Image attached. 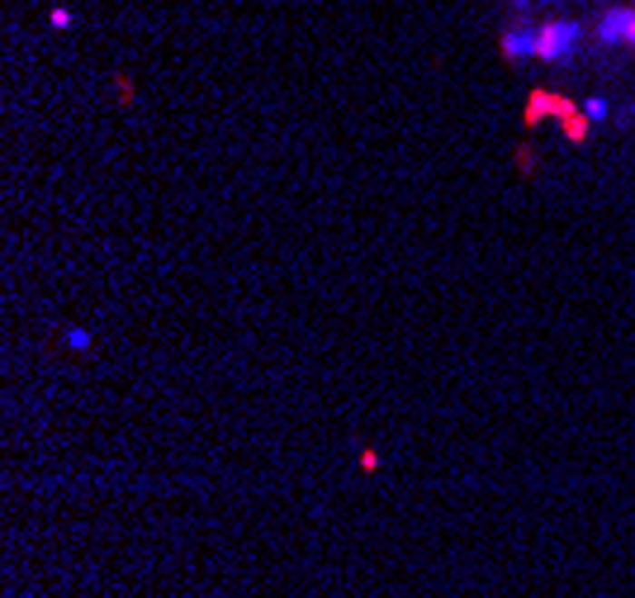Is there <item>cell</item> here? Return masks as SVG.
Instances as JSON below:
<instances>
[{
  "label": "cell",
  "instance_id": "6da1fadb",
  "mask_svg": "<svg viewBox=\"0 0 635 598\" xmlns=\"http://www.w3.org/2000/svg\"><path fill=\"white\" fill-rule=\"evenodd\" d=\"M583 48V25L579 19H545L536 29V62L545 67H569Z\"/></svg>",
  "mask_w": 635,
  "mask_h": 598
},
{
  "label": "cell",
  "instance_id": "7a4b0ae2",
  "mask_svg": "<svg viewBox=\"0 0 635 598\" xmlns=\"http://www.w3.org/2000/svg\"><path fill=\"white\" fill-rule=\"evenodd\" d=\"M598 44L602 48H635V5H607L598 15Z\"/></svg>",
  "mask_w": 635,
  "mask_h": 598
},
{
  "label": "cell",
  "instance_id": "3957f363",
  "mask_svg": "<svg viewBox=\"0 0 635 598\" xmlns=\"http://www.w3.org/2000/svg\"><path fill=\"white\" fill-rule=\"evenodd\" d=\"M503 57L507 62H532L536 57V29H507L503 34Z\"/></svg>",
  "mask_w": 635,
  "mask_h": 598
},
{
  "label": "cell",
  "instance_id": "277c9868",
  "mask_svg": "<svg viewBox=\"0 0 635 598\" xmlns=\"http://www.w3.org/2000/svg\"><path fill=\"white\" fill-rule=\"evenodd\" d=\"M67 342L76 347V352H86V347H91V333H86V328H67Z\"/></svg>",
  "mask_w": 635,
  "mask_h": 598
},
{
  "label": "cell",
  "instance_id": "5b68a950",
  "mask_svg": "<svg viewBox=\"0 0 635 598\" xmlns=\"http://www.w3.org/2000/svg\"><path fill=\"white\" fill-rule=\"evenodd\" d=\"M607 110H611L607 100H588V105H583V114H588L592 123H598V119H607Z\"/></svg>",
  "mask_w": 635,
  "mask_h": 598
},
{
  "label": "cell",
  "instance_id": "8992f818",
  "mask_svg": "<svg viewBox=\"0 0 635 598\" xmlns=\"http://www.w3.org/2000/svg\"><path fill=\"white\" fill-rule=\"evenodd\" d=\"M361 470H379V451H361Z\"/></svg>",
  "mask_w": 635,
  "mask_h": 598
}]
</instances>
